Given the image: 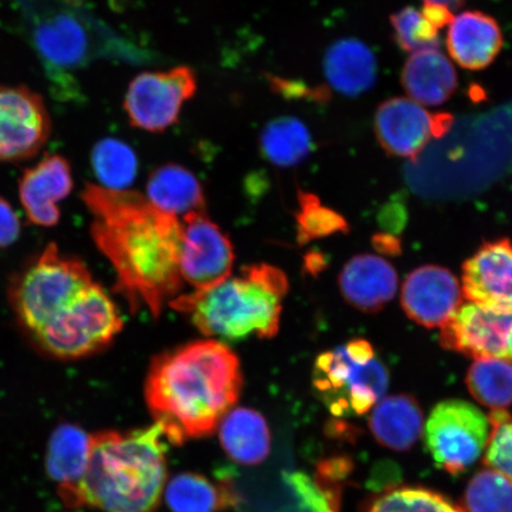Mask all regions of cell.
Listing matches in <instances>:
<instances>
[{
	"instance_id": "29",
	"label": "cell",
	"mask_w": 512,
	"mask_h": 512,
	"mask_svg": "<svg viewBox=\"0 0 512 512\" xmlns=\"http://www.w3.org/2000/svg\"><path fill=\"white\" fill-rule=\"evenodd\" d=\"M94 174L100 187L127 190L138 172L136 152L119 139L106 138L94 146L92 152Z\"/></svg>"
},
{
	"instance_id": "25",
	"label": "cell",
	"mask_w": 512,
	"mask_h": 512,
	"mask_svg": "<svg viewBox=\"0 0 512 512\" xmlns=\"http://www.w3.org/2000/svg\"><path fill=\"white\" fill-rule=\"evenodd\" d=\"M38 51L49 66L75 68L86 60L88 37L78 19L59 15L49 19L36 30Z\"/></svg>"
},
{
	"instance_id": "6",
	"label": "cell",
	"mask_w": 512,
	"mask_h": 512,
	"mask_svg": "<svg viewBox=\"0 0 512 512\" xmlns=\"http://www.w3.org/2000/svg\"><path fill=\"white\" fill-rule=\"evenodd\" d=\"M312 382L332 414H364L383 399L389 374L373 345L358 338L320 354Z\"/></svg>"
},
{
	"instance_id": "11",
	"label": "cell",
	"mask_w": 512,
	"mask_h": 512,
	"mask_svg": "<svg viewBox=\"0 0 512 512\" xmlns=\"http://www.w3.org/2000/svg\"><path fill=\"white\" fill-rule=\"evenodd\" d=\"M51 127L40 94L28 87L0 86V163L34 158L47 144Z\"/></svg>"
},
{
	"instance_id": "13",
	"label": "cell",
	"mask_w": 512,
	"mask_h": 512,
	"mask_svg": "<svg viewBox=\"0 0 512 512\" xmlns=\"http://www.w3.org/2000/svg\"><path fill=\"white\" fill-rule=\"evenodd\" d=\"M443 348L475 358H509L512 344V312L467 302L458 307L439 337Z\"/></svg>"
},
{
	"instance_id": "8",
	"label": "cell",
	"mask_w": 512,
	"mask_h": 512,
	"mask_svg": "<svg viewBox=\"0 0 512 512\" xmlns=\"http://www.w3.org/2000/svg\"><path fill=\"white\" fill-rule=\"evenodd\" d=\"M488 415L463 400H446L433 408L425 426V443L435 464L457 476L482 456L490 438Z\"/></svg>"
},
{
	"instance_id": "4",
	"label": "cell",
	"mask_w": 512,
	"mask_h": 512,
	"mask_svg": "<svg viewBox=\"0 0 512 512\" xmlns=\"http://www.w3.org/2000/svg\"><path fill=\"white\" fill-rule=\"evenodd\" d=\"M288 291L286 274L261 264L243 267L240 275L207 291L179 294L170 305L188 313L203 335L238 341L278 334Z\"/></svg>"
},
{
	"instance_id": "28",
	"label": "cell",
	"mask_w": 512,
	"mask_h": 512,
	"mask_svg": "<svg viewBox=\"0 0 512 512\" xmlns=\"http://www.w3.org/2000/svg\"><path fill=\"white\" fill-rule=\"evenodd\" d=\"M473 399L490 409L512 405V362L509 358H479L466 375Z\"/></svg>"
},
{
	"instance_id": "33",
	"label": "cell",
	"mask_w": 512,
	"mask_h": 512,
	"mask_svg": "<svg viewBox=\"0 0 512 512\" xmlns=\"http://www.w3.org/2000/svg\"><path fill=\"white\" fill-rule=\"evenodd\" d=\"M390 24L393 27L396 44L406 53L413 54L420 50L440 48L439 30L427 22L421 11L413 6H406L395 12L390 16Z\"/></svg>"
},
{
	"instance_id": "32",
	"label": "cell",
	"mask_w": 512,
	"mask_h": 512,
	"mask_svg": "<svg viewBox=\"0 0 512 512\" xmlns=\"http://www.w3.org/2000/svg\"><path fill=\"white\" fill-rule=\"evenodd\" d=\"M368 512H466L437 492L422 488H396L371 503Z\"/></svg>"
},
{
	"instance_id": "3",
	"label": "cell",
	"mask_w": 512,
	"mask_h": 512,
	"mask_svg": "<svg viewBox=\"0 0 512 512\" xmlns=\"http://www.w3.org/2000/svg\"><path fill=\"white\" fill-rule=\"evenodd\" d=\"M165 440L157 424L91 435L85 475L64 504L105 512H156L166 480Z\"/></svg>"
},
{
	"instance_id": "35",
	"label": "cell",
	"mask_w": 512,
	"mask_h": 512,
	"mask_svg": "<svg viewBox=\"0 0 512 512\" xmlns=\"http://www.w3.org/2000/svg\"><path fill=\"white\" fill-rule=\"evenodd\" d=\"M22 232L21 219L11 203L0 197V248L14 245Z\"/></svg>"
},
{
	"instance_id": "38",
	"label": "cell",
	"mask_w": 512,
	"mask_h": 512,
	"mask_svg": "<svg viewBox=\"0 0 512 512\" xmlns=\"http://www.w3.org/2000/svg\"><path fill=\"white\" fill-rule=\"evenodd\" d=\"M375 240L379 241V243H377V247H380V251L390 254L399 253L400 243L395 238H390V236H379V238H376Z\"/></svg>"
},
{
	"instance_id": "10",
	"label": "cell",
	"mask_w": 512,
	"mask_h": 512,
	"mask_svg": "<svg viewBox=\"0 0 512 512\" xmlns=\"http://www.w3.org/2000/svg\"><path fill=\"white\" fill-rule=\"evenodd\" d=\"M179 270L183 283L195 291H207L230 278L234 268V248L223 230L206 211L182 217Z\"/></svg>"
},
{
	"instance_id": "12",
	"label": "cell",
	"mask_w": 512,
	"mask_h": 512,
	"mask_svg": "<svg viewBox=\"0 0 512 512\" xmlns=\"http://www.w3.org/2000/svg\"><path fill=\"white\" fill-rule=\"evenodd\" d=\"M452 115L432 114L418 102L392 98L377 108L374 128L382 149L390 156L415 160L432 139L443 137Z\"/></svg>"
},
{
	"instance_id": "2",
	"label": "cell",
	"mask_w": 512,
	"mask_h": 512,
	"mask_svg": "<svg viewBox=\"0 0 512 512\" xmlns=\"http://www.w3.org/2000/svg\"><path fill=\"white\" fill-rule=\"evenodd\" d=\"M242 383L239 357L207 339L153 358L145 399L166 440L179 446L213 434L238 402Z\"/></svg>"
},
{
	"instance_id": "27",
	"label": "cell",
	"mask_w": 512,
	"mask_h": 512,
	"mask_svg": "<svg viewBox=\"0 0 512 512\" xmlns=\"http://www.w3.org/2000/svg\"><path fill=\"white\" fill-rule=\"evenodd\" d=\"M260 147L268 162L290 168L304 162L312 151L313 143L303 121L281 117L266 125L261 133Z\"/></svg>"
},
{
	"instance_id": "36",
	"label": "cell",
	"mask_w": 512,
	"mask_h": 512,
	"mask_svg": "<svg viewBox=\"0 0 512 512\" xmlns=\"http://www.w3.org/2000/svg\"><path fill=\"white\" fill-rule=\"evenodd\" d=\"M271 85L274 88L275 92L286 96H293V98H304V96H309V98L313 100H324L326 98V94L323 89H310L309 87L299 85L297 82L287 81L285 79L270 78Z\"/></svg>"
},
{
	"instance_id": "15",
	"label": "cell",
	"mask_w": 512,
	"mask_h": 512,
	"mask_svg": "<svg viewBox=\"0 0 512 512\" xmlns=\"http://www.w3.org/2000/svg\"><path fill=\"white\" fill-rule=\"evenodd\" d=\"M462 281L467 302L512 312V242L501 239L483 243L464 262Z\"/></svg>"
},
{
	"instance_id": "16",
	"label": "cell",
	"mask_w": 512,
	"mask_h": 512,
	"mask_svg": "<svg viewBox=\"0 0 512 512\" xmlns=\"http://www.w3.org/2000/svg\"><path fill=\"white\" fill-rule=\"evenodd\" d=\"M74 188L72 168L60 155L44 157L23 172L18 196L27 219L37 227L50 228L61 220L59 204Z\"/></svg>"
},
{
	"instance_id": "39",
	"label": "cell",
	"mask_w": 512,
	"mask_h": 512,
	"mask_svg": "<svg viewBox=\"0 0 512 512\" xmlns=\"http://www.w3.org/2000/svg\"><path fill=\"white\" fill-rule=\"evenodd\" d=\"M424 2L444 5L446 8L452 11L463 8L466 0H424Z\"/></svg>"
},
{
	"instance_id": "19",
	"label": "cell",
	"mask_w": 512,
	"mask_h": 512,
	"mask_svg": "<svg viewBox=\"0 0 512 512\" xmlns=\"http://www.w3.org/2000/svg\"><path fill=\"white\" fill-rule=\"evenodd\" d=\"M323 68L330 86L350 98L369 92L379 73L373 50L357 38L332 43L325 51Z\"/></svg>"
},
{
	"instance_id": "37",
	"label": "cell",
	"mask_w": 512,
	"mask_h": 512,
	"mask_svg": "<svg viewBox=\"0 0 512 512\" xmlns=\"http://www.w3.org/2000/svg\"><path fill=\"white\" fill-rule=\"evenodd\" d=\"M422 16L430 22L435 29H444L453 19L452 11L444 5L425 3L421 10Z\"/></svg>"
},
{
	"instance_id": "1",
	"label": "cell",
	"mask_w": 512,
	"mask_h": 512,
	"mask_svg": "<svg viewBox=\"0 0 512 512\" xmlns=\"http://www.w3.org/2000/svg\"><path fill=\"white\" fill-rule=\"evenodd\" d=\"M81 200L92 215L95 246L117 274L115 291L132 312L143 305L158 318L184 284L179 270L181 220L136 191L87 184Z\"/></svg>"
},
{
	"instance_id": "9",
	"label": "cell",
	"mask_w": 512,
	"mask_h": 512,
	"mask_svg": "<svg viewBox=\"0 0 512 512\" xmlns=\"http://www.w3.org/2000/svg\"><path fill=\"white\" fill-rule=\"evenodd\" d=\"M197 78L189 67L139 74L127 88L124 108L132 126L151 133L178 123L185 102L194 98Z\"/></svg>"
},
{
	"instance_id": "17",
	"label": "cell",
	"mask_w": 512,
	"mask_h": 512,
	"mask_svg": "<svg viewBox=\"0 0 512 512\" xmlns=\"http://www.w3.org/2000/svg\"><path fill=\"white\" fill-rule=\"evenodd\" d=\"M399 280L394 267L380 256H354L339 275V287L347 302L366 313L379 312L395 297Z\"/></svg>"
},
{
	"instance_id": "14",
	"label": "cell",
	"mask_w": 512,
	"mask_h": 512,
	"mask_svg": "<svg viewBox=\"0 0 512 512\" xmlns=\"http://www.w3.org/2000/svg\"><path fill=\"white\" fill-rule=\"evenodd\" d=\"M459 280L447 268L427 265L408 274L401 290L406 315L428 329L441 328L463 304Z\"/></svg>"
},
{
	"instance_id": "31",
	"label": "cell",
	"mask_w": 512,
	"mask_h": 512,
	"mask_svg": "<svg viewBox=\"0 0 512 512\" xmlns=\"http://www.w3.org/2000/svg\"><path fill=\"white\" fill-rule=\"evenodd\" d=\"M349 224L334 209L323 206L316 195L299 192L297 240L306 245L313 240L328 238L336 233H348Z\"/></svg>"
},
{
	"instance_id": "30",
	"label": "cell",
	"mask_w": 512,
	"mask_h": 512,
	"mask_svg": "<svg viewBox=\"0 0 512 512\" xmlns=\"http://www.w3.org/2000/svg\"><path fill=\"white\" fill-rule=\"evenodd\" d=\"M464 509L466 512H512L511 480L486 467L467 485Z\"/></svg>"
},
{
	"instance_id": "40",
	"label": "cell",
	"mask_w": 512,
	"mask_h": 512,
	"mask_svg": "<svg viewBox=\"0 0 512 512\" xmlns=\"http://www.w3.org/2000/svg\"><path fill=\"white\" fill-rule=\"evenodd\" d=\"M509 360H511V361H512V344H511V350H510Z\"/></svg>"
},
{
	"instance_id": "21",
	"label": "cell",
	"mask_w": 512,
	"mask_h": 512,
	"mask_svg": "<svg viewBox=\"0 0 512 512\" xmlns=\"http://www.w3.org/2000/svg\"><path fill=\"white\" fill-rule=\"evenodd\" d=\"M91 435L80 426L62 424L51 433L46 453L48 477L57 485L62 501L79 485L85 475Z\"/></svg>"
},
{
	"instance_id": "22",
	"label": "cell",
	"mask_w": 512,
	"mask_h": 512,
	"mask_svg": "<svg viewBox=\"0 0 512 512\" xmlns=\"http://www.w3.org/2000/svg\"><path fill=\"white\" fill-rule=\"evenodd\" d=\"M369 427L382 446L394 451H408L420 438L424 413L412 396L392 395L376 403Z\"/></svg>"
},
{
	"instance_id": "24",
	"label": "cell",
	"mask_w": 512,
	"mask_h": 512,
	"mask_svg": "<svg viewBox=\"0 0 512 512\" xmlns=\"http://www.w3.org/2000/svg\"><path fill=\"white\" fill-rule=\"evenodd\" d=\"M146 197L166 214L184 217L206 211L201 183L191 171L177 164H165L152 172Z\"/></svg>"
},
{
	"instance_id": "5",
	"label": "cell",
	"mask_w": 512,
	"mask_h": 512,
	"mask_svg": "<svg viewBox=\"0 0 512 512\" xmlns=\"http://www.w3.org/2000/svg\"><path fill=\"white\" fill-rule=\"evenodd\" d=\"M93 283L85 262L64 255L56 243H48L9 283L10 309L25 338L47 328Z\"/></svg>"
},
{
	"instance_id": "20",
	"label": "cell",
	"mask_w": 512,
	"mask_h": 512,
	"mask_svg": "<svg viewBox=\"0 0 512 512\" xmlns=\"http://www.w3.org/2000/svg\"><path fill=\"white\" fill-rule=\"evenodd\" d=\"M401 83L411 99L424 106H440L458 87L456 69L439 49L416 51L406 61Z\"/></svg>"
},
{
	"instance_id": "34",
	"label": "cell",
	"mask_w": 512,
	"mask_h": 512,
	"mask_svg": "<svg viewBox=\"0 0 512 512\" xmlns=\"http://www.w3.org/2000/svg\"><path fill=\"white\" fill-rule=\"evenodd\" d=\"M488 418L491 432L486 445L485 465L512 482V415L507 409H492Z\"/></svg>"
},
{
	"instance_id": "18",
	"label": "cell",
	"mask_w": 512,
	"mask_h": 512,
	"mask_svg": "<svg viewBox=\"0 0 512 512\" xmlns=\"http://www.w3.org/2000/svg\"><path fill=\"white\" fill-rule=\"evenodd\" d=\"M448 27V53L462 68L483 70L501 53L503 34L494 17L480 11H465L453 17Z\"/></svg>"
},
{
	"instance_id": "23",
	"label": "cell",
	"mask_w": 512,
	"mask_h": 512,
	"mask_svg": "<svg viewBox=\"0 0 512 512\" xmlns=\"http://www.w3.org/2000/svg\"><path fill=\"white\" fill-rule=\"evenodd\" d=\"M223 450L241 465H258L271 451V433L260 413L251 408H236L221 421Z\"/></svg>"
},
{
	"instance_id": "26",
	"label": "cell",
	"mask_w": 512,
	"mask_h": 512,
	"mask_svg": "<svg viewBox=\"0 0 512 512\" xmlns=\"http://www.w3.org/2000/svg\"><path fill=\"white\" fill-rule=\"evenodd\" d=\"M165 498L172 512H220L236 503L228 486L196 473L172 478L166 486Z\"/></svg>"
},
{
	"instance_id": "7",
	"label": "cell",
	"mask_w": 512,
	"mask_h": 512,
	"mask_svg": "<svg viewBox=\"0 0 512 512\" xmlns=\"http://www.w3.org/2000/svg\"><path fill=\"white\" fill-rule=\"evenodd\" d=\"M123 326L117 305L94 281L68 311L28 342L32 349L49 360L78 361L104 351Z\"/></svg>"
}]
</instances>
